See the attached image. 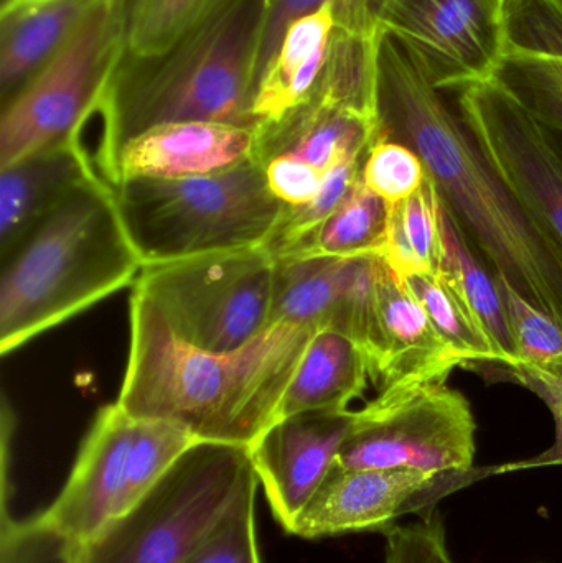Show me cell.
<instances>
[{
  "label": "cell",
  "instance_id": "cell-1",
  "mask_svg": "<svg viewBox=\"0 0 562 563\" xmlns=\"http://www.w3.org/2000/svg\"><path fill=\"white\" fill-rule=\"evenodd\" d=\"M379 139L408 145L467 241L562 327V247L517 203L475 144L458 109L396 36L378 42ZM469 243V244H471Z\"/></svg>",
  "mask_w": 562,
  "mask_h": 563
},
{
  "label": "cell",
  "instance_id": "cell-2",
  "mask_svg": "<svg viewBox=\"0 0 562 563\" xmlns=\"http://www.w3.org/2000/svg\"><path fill=\"white\" fill-rule=\"evenodd\" d=\"M316 328L276 323L238 350L178 340L139 291L129 301V353L115 402L198 442L251 446L276 420Z\"/></svg>",
  "mask_w": 562,
  "mask_h": 563
},
{
  "label": "cell",
  "instance_id": "cell-3",
  "mask_svg": "<svg viewBox=\"0 0 562 563\" xmlns=\"http://www.w3.org/2000/svg\"><path fill=\"white\" fill-rule=\"evenodd\" d=\"M266 0H213L172 46L139 71H118L99 98L96 170L108 177L121 148L157 125L207 121L256 128L261 33Z\"/></svg>",
  "mask_w": 562,
  "mask_h": 563
},
{
  "label": "cell",
  "instance_id": "cell-4",
  "mask_svg": "<svg viewBox=\"0 0 562 563\" xmlns=\"http://www.w3.org/2000/svg\"><path fill=\"white\" fill-rule=\"evenodd\" d=\"M0 353H13L142 273L101 177L78 185L0 257Z\"/></svg>",
  "mask_w": 562,
  "mask_h": 563
},
{
  "label": "cell",
  "instance_id": "cell-5",
  "mask_svg": "<svg viewBox=\"0 0 562 563\" xmlns=\"http://www.w3.org/2000/svg\"><path fill=\"white\" fill-rule=\"evenodd\" d=\"M109 187L144 267L264 247L286 210L254 158L207 177L134 178Z\"/></svg>",
  "mask_w": 562,
  "mask_h": 563
},
{
  "label": "cell",
  "instance_id": "cell-6",
  "mask_svg": "<svg viewBox=\"0 0 562 563\" xmlns=\"http://www.w3.org/2000/svg\"><path fill=\"white\" fill-rule=\"evenodd\" d=\"M254 476L250 446L197 442L73 563H187Z\"/></svg>",
  "mask_w": 562,
  "mask_h": 563
},
{
  "label": "cell",
  "instance_id": "cell-7",
  "mask_svg": "<svg viewBox=\"0 0 562 563\" xmlns=\"http://www.w3.org/2000/svg\"><path fill=\"white\" fill-rule=\"evenodd\" d=\"M198 440L175 423L102 407L55 501L40 512L76 545L134 509Z\"/></svg>",
  "mask_w": 562,
  "mask_h": 563
},
{
  "label": "cell",
  "instance_id": "cell-8",
  "mask_svg": "<svg viewBox=\"0 0 562 563\" xmlns=\"http://www.w3.org/2000/svg\"><path fill=\"white\" fill-rule=\"evenodd\" d=\"M131 0H96L68 42L2 108L0 168L81 137L128 52Z\"/></svg>",
  "mask_w": 562,
  "mask_h": 563
},
{
  "label": "cell",
  "instance_id": "cell-9",
  "mask_svg": "<svg viewBox=\"0 0 562 563\" xmlns=\"http://www.w3.org/2000/svg\"><path fill=\"white\" fill-rule=\"evenodd\" d=\"M274 257L266 247L142 267L139 291L190 346L231 351L271 327Z\"/></svg>",
  "mask_w": 562,
  "mask_h": 563
},
{
  "label": "cell",
  "instance_id": "cell-10",
  "mask_svg": "<svg viewBox=\"0 0 562 563\" xmlns=\"http://www.w3.org/2000/svg\"><path fill=\"white\" fill-rule=\"evenodd\" d=\"M477 422L471 402L445 380L379 389L355 410L335 466L343 470H474Z\"/></svg>",
  "mask_w": 562,
  "mask_h": 563
},
{
  "label": "cell",
  "instance_id": "cell-11",
  "mask_svg": "<svg viewBox=\"0 0 562 563\" xmlns=\"http://www.w3.org/2000/svg\"><path fill=\"white\" fill-rule=\"evenodd\" d=\"M444 92L511 197L562 247V154L553 135L494 78Z\"/></svg>",
  "mask_w": 562,
  "mask_h": 563
},
{
  "label": "cell",
  "instance_id": "cell-12",
  "mask_svg": "<svg viewBox=\"0 0 562 563\" xmlns=\"http://www.w3.org/2000/svg\"><path fill=\"white\" fill-rule=\"evenodd\" d=\"M504 473L502 466L462 473L418 470H343L333 466L300 512L289 534L304 539L353 532H388L405 516L438 511V505L478 479Z\"/></svg>",
  "mask_w": 562,
  "mask_h": 563
},
{
  "label": "cell",
  "instance_id": "cell-13",
  "mask_svg": "<svg viewBox=\"0 0 562 563\" xmlns=\"http://www.w3.org/2000/svg\"><path fill=\"white\" fill-rule=\"evenodd\" d=\"M378 29L442 91L494 78L505 49L502 0H383Z\"/></svg>",
  "mask_w": 562,
  "mask_h": 563
},
{
  "label": "cell",
  "instance_id": "cell-14",
  "mask_svg": "<svg viewBox=\"0 0 562 563\" xmlns=\"http://www.w3.org/2000/svg\"><path fill=\"white\" fill-rule=\"evenodd\" d=\"M353 420L355 410L280 417L250 446L260 486L284 531H290L332 472Z\"/></svg>",
  "mask_w": 562,
  "mask_h": 563
},
{
  "label": "cell",
  "instance_id": "cell-15",
  "mask_svg": "<svg viewBox=\"0 0 562 563\" xmlns=\"http://www.w3.org/2000/svg\"><path fill=\"white\" fill-rule=\"evenodd\" d=\"M505 49L494 79L553 135L562 154V0H504Z\"/></svg>",
  "mask_w": 562,
  "mask_h": 563
},
{
  "label": "cell",
  "instance_id": "cell-16",
  "mask_svg": "<svg viewBox=\"0 0 562 563\" xmlns=\"http://www.w3.org/2000/svg\"><path fill=\"white\" fill-rule=\"evenodd\" d=\"M257 129L224 122L188 121L157 125L119 152L106 184L134 178L207 177L253 161Z\"/></svg>",
  "mask_w": 562,
  "mask_h": 563
},
{
  "label": "cell",
  "instance_id": "cell-17",
  "mask_svg": "<svg viewBox=\"0 0 562 563\" xmlns=\"http://www.w3.org/2000/svg\"><path fill=\"white\" fill-rule=\"evenodd\" d=\"M378 291L379 353L376 384L379 389L406 384L448 380L461 360L442 340L425 308L382 260Z\"/></svg>",
  "mask_w": 562,
  "mask_h": 563
},
{
  "label": "cell",
  "instance_id": "cell-18",
  "mask_svg": "<svg viewBox=\"0 0 562 563\" xmlns=\"http://www.w3.org/2000/svg\"><path fill=\"white\" fill-rule=\"evenodd\" d=\"M98 175L81 137L0 168V257L12 251L69 191Z\"/></svg>",
  "mask_w": 562,
  "mask_h": 563
},
{
  "label": "cell",
  "instance_id": "cell-19",
  "mask_svg": "<svg viewBox=\"0 0 562 563\" xmlns=\"http://www.w3.org/2000/svg\"><path fill=\"white\" fill-rule=\"evenodd\" d=\"M378 137L373 119L312 99L279 124L257 129L254 161L289 155L329 174L343 162L365 157Z\"/></svg>",
  "mask_w": 562,
  "mask_h": 563
},
{
  "label": "cell",
  "instance_id": "cell-20",
  "mask_svg": "<svg viewBox=\"0 0 562 563\" xmlns=\"http://www.w3.org/2000/svg\"><path fill=\"white\" fill-rule=\"evenodd\" d=\"M373 383L363 351L339 331L317 330L310 338L280 407V417L312 410H352L350 404Z\"/></svg>",
  "mask_w": 562,
  "mask_h": 563
},
{
  "label": "cell",
  "instance_id": "cell-21",
  "mask_svg": "<svg viewBox=\"0 0 562 563\" xmlns=\"http://www.w3.org/2000/svg\"><path fill=\"white\" fill-rule=\"evenodd\" d=\"M95 2L49 0L0 15V89L3 104L68 42Z\"/></svg>",
  "mask_w": 562,
  "mask_h": 563
},
{
  "label": "cell",
  "instance_id": "cell-22",
  "mask_svg": "<svg viewBox=\"0 0 562 563\" xmlns=\"http://www.w3.org/2000/svg\"><path fill=\"white\" fill-rule=\"evenodd\" d=\"M441 273L458 288L474 317L498 354L502 367L518 363L517 343L511 333L504 298L494 274L484 269L467 243L462 228L442 201V266Z\"/></svg>",
  "mask_w": 562,
  "mask_h": 563
},
{
  "label": "cell",
  "instance_id": "cell-23",
  "mask_svg": "<svg viewBox=\"0 0 562 563\" xmlns=\"http://www.w3.org/2000/svg\"><path fill=\"white\" fill-rule=\"evenodd\" d=\"M343 264L340 257L294 254L274 260L271 324L287 323L323 330L339 298Z\"/></svg>",
  "mask_w": 562,
  "mask_h": 563
},
{
  "label": "cell",
  "instance_id": "cell-24",
  "mask_svg": "<svg viewBox=\"0 0 562 563\" xmlns=\"http://www.w3.org/2000/svg\"><path fill=\"white\" fill-rule=\"evenodd\" d=\"M335 33L333 2L296 20L287 29L279 49L257 79L253 118L257 129L271 128L290 114V89L300 69L320 49L332 43Z\"/></svg>",
  "mask_w": 562,
  "mask_h": 563
},
{
  "label": "cell",
  "instance_id": "cell-25",
  "mask_svg": "<svg viewBox=\"0 0 562 563\" xmlns=\"http://www.w3.org/2000/svg\"><path fill=\"white\" fill-rule=\"evenodd\" d=\"M382 260L399 280L441 273L442 198L431 175L412 197L389 205Z\"/></svg>",
  "mask_w": 562,
  "mask_h": 563
},
{
  "label": "cell",
  "instance_id": "cell-26",
  "mask_svg": "<svg viewBox=\"0 0 562 563\" xmlns=\"http://www.w3.org/2000/svg\"><path fill=\"white\" fill-rule=\"evenodd\" d=\"M388 213L389 205L370 191L360 177L349 197L320 224L319 230L296 254L340 260L382 257L388 231Z\"/></svg>",
  "mask_w": 562,
  "mask_h": 563
},
{
  "label": "cell",
  "instance_id": "cell-27",
  "mask_svg": "<svg viewBox=\"0 0 562 563\" xmlns=\"http://www.w3.org/2000/svg\"><path fill=\"white\" fill-rule=\"evenodd\" d=\"M401 282L462 364H500L484 328L444 274H411Z\"/></svg>",
  "mask_w": 562,
  "mask_h": 563
},
{
  "label": "cell",
  "instance_id": "cell-28",
  "mask_svg": "<svg viewBox=\"0 0 562 563\" xmlns=\"http://www.w3.org/2000/svg\"><path fill=\"white\" fill-rule=\"evenodd\" d=\"M382 257H349L343 264L339 298L329 321V330L350 338L368 360L373 384L378 374L382 334H379L378 269Z\"/></svg>",
  "mask_w": 562,
  "mask_h": 563
},
{
  "label": "cell",
  "instance_id": "cell-29",
  "mask_svg": "<svg viewBox=\"0 0 562 563\" xmlns=\"http://www.w3.org/2000/svg\"><path fill=\"white\" fill-rule=\"evenodd\" d=\"M366 157V155H365ZM363 158L343 162L326 175L322 188L309 203L286 207L273 236L266 243L274 260L299 253L304 244L319 230L320 224L349 197L362 177Z\"/></svg>",
  "mask_w": 562,
  "mask_h": 563
},
{
  "label": "cell",
  "instance_id": "cell-30",
  "mask_svg": "<svg viewBox=\"0 0 562 563\" xmlns=\"http://www.w3.org/2000/svg\"><path fill=\"white\" fill-rule=\"evenodd\" d=\"M211 2L213 0H141L131 5L129 55L137 62L167 55Z\"/></svg>",
  "mask_w": 562,
  "mask_h": 563
},
{
  "label": "cell",
  "instance_id": "cell-31",
  "mask_svg": "<svg viewBox=\"0 0 562 563\" xmlns=\"http://www.w3.org/2000/svg\"><path fill=\"white\" fill-rule=\"evenodd\" d=\"M257 475L187 563H263L256 534Z\"/></svg>",
  "mask_w": 562,
  "mask_h": 563
},
{
  "label": "cell",
  "instance_id": "cell-32",
  "mask_svg": "<svg viewBox=\"0 0 562 563\" xmlns=\"http://www.w3.org/2000/svg\"><path fill=\"white\" fill-rule=\"evenodd\" d=\"M428 175L421 157L411 147L388 139H378L363 161V184L388 205L412 197Z\"/></svg>",
  "mask_w": 562,
  "mask_h": 563
},
{
  "label": "cell",
  "instance_id": "cell-33",
  "mask_svg": "<svg viewBox=\"0 0 562 563\" xmlns=\"http://www.w3.org/2000/svg\"><path fill=\"white\" fill-rule=\"evenodd\" d=\"M495 282H497L498 290L504 298L511 333L517 343V364L541 363V361L550 360L554 354L561 353V324L554 321L550 314L535 307L504 277L495 276Z\"/></svg>",
  "mask_w": 562,
  "mask_h": 563
},
{
  "label": "cell",
  "instance_id": "cell-34",
  "mask_svg": "<svg viewBox=\"0 0 562 563\" xmlns=\"http://www.w3.org/2000/svg\"><path fill=\"white\" fill-rule=\"evenodd\" d=\"M78 545L40 515L2 516L0 563H73Z\"/></svg>",
  "mask_w": 562,
  "mask_h": 563
},
{
  "label": "cell",
  "instance_id": "cell-35",
  "mask_svg": "<svg viewBox=\"0 0 562 563\" xmlns=\"http://www.w3.org/2000/svg\"><path fill=\"white\" fill-rule=\"evenodd\" d=\"M505 371L511 380L527 387L547 404L557 427V440L553 446L541 455L504 465L502 470L508 473L540 466H562V351L541 363L517 364L505 367Z\"/></svg>",
  "mask_w": 562,
  "mask_h": 563
},
{
  "label": "cell",
  "instance_id": "cell-36",
  "mask_svg": "<svg viewBox=\"0 0 562 563\" xmlns=\"http://www.w3.org/2000/svg\"><path fill=\"white\" fill-rule=\"evenodd\" d=\"M385 563H455L438 511L385 532Z\"/></svg>",
  "mask_w": 562,
  "mask_h": 563
},
{
  "label": "cell",
  "instance_id": "cell-37",
  "mask_svg": "<svg viewBox=\"0 0 562 563\" xmlns=\"http://www.w3.org/2000/svg\"><path fill=\"white\" fill-rule=\"evenodd\" d=\"M257 164L263 167L271 194L286 207L309 203L326 180L327 174L289 155H276Z\"/></svg>",
  "mask_w": 562,
  "mask_h": 563
},
{
  "label": "cell",
  "instance_id": "cell-38",
  "mask_svg": "<svg viewBox=\"0 0 562 563\" xmlns=\"http://www.w3.org/2000/svg\"><path fill=\"white\" fill-rule=\"evenodd\" d=\"M333 0H266L264 7L263 33H261L260 63H257V79L271 59L279 49L280 42L287 29L296 20L316 12L320 7ZM257 86V85H256Z\"/></svg>",
  "mask_w": 562,
  "mask_h": 563
},
{
  "label": "cell",
  "instance_id": "cell-39",
  "mask_svg": "<svg viewBox=\"0 0 562 563\" xmlns=\"http://www.w3.org/2000/svg\"><path fill=\"white\" fill-rule=\"evenodd\" d=\"M49 2V0H5L2 5L3 13L13 12V10L25 9V7L40 5V3Z\"/></svg>",
  "mask_w": 562,
  "mask_h": 563
},
{
  "label": "cell",
  "instance_id": "cell-40",
  "mask_svg": "<svg viewBox=\"0 0 562 563\" xmlns=\"http://www.w3.org/2000/svg\"><path fill=\"white\" fill-rule=\"evenodd\" d=\"M141 2V0H131V5H135V3Z\"/></svg>",
  "mask_w": 562,
  "mask_h": 563
},
{
  "label": "cell",
  "instance_id": "cell-41",
  "mask_svg": "<svg viewBox=\"0 0 562 563\" xmlns=\"http://www.w3.org/2000/svg\"><path fill=\"white\" fill-rule=\"evenodd\" d=\"M3 2H5V0H3Z\"/></svg>",
  "mask_w": 562,
  "mask_h": 563
},
{
  "label": "cell",
  "instance_id": "cell-42",
  "mask_svg": "<svg viewBox=\"0 0 562 563\" xmlns=\"http://www.w3.org/2000/svg\"><path fill=\"white\" fill-rule=\"evenodd\" d=\"M502 2H504V0H502Z\"/></svg>",
  "mask_w": 562,
  "mask_h": 563
}]
</instances>
